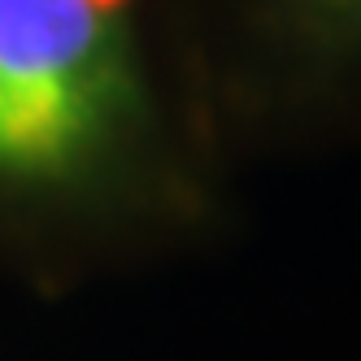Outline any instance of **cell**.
<instances>
[{
  "instance_id": "cell-1",
  "label": "cell",
  "mask_w": 361,
  "mask_h": 361,
  "mask_svg": "<svg viewBox=\"0 0 361 361\" xmlns=\"http://www.w3.org/2000/svg\"><path fill=\"white\" fill-rule=\"evenodd\" d=\"M240 166L183 0H0V274L61 300L214 248Z\"/></svg>"
},
{
  "instance_id": "cell-2",
  "label": "cell",
  "mask_w": 361,
  "mask_h": 361,
  "mask_svg": "<svg viewBox=\"0 0 361 361\" xmlns=\"http://www.w3.org/2000/svg\"><path fill=\"white\" fill-rule=\"evenodd\" d=\"M235 166L361 152V0H183Z\"/></svg>"
}]
</instances>
